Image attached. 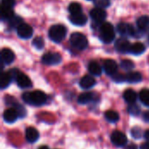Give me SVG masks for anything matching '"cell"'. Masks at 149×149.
Returning a JSON list of instances; mask_svg holds the SVG:
<instances>
[{"label": "cell", "mask_w": 149, "mask_h": 149, "mask_svg": "<svg viewBox=\"0 0 149 149\" xmlns=\"http://www.w3.org/2000/svg\"><path fill=\"white\" fill-rule=\"evenodd\" d=\"M125 149H138V147L135 144H129L125 148Z\"/></svg>", "instance_id": "obj_40"}, {"label": "cell", "mask_w": 149, "mask_h": 149, "mask_svg": "<svg viewBox=\"0 0 149 149\" xmlns=\"http://www.w3.org/2000/svg\"><path fill=\"white\" fill-rule=\"evenodd\" d=\"M96 84V80L90 75H86L84 76L80 81H79V86L83 89H90L93 87Z\"/></svg>", "instance_id": "obj_18"}, {"label": "cell", "mask_w": 149, "mask_h": 149, "mask_svg": "<svg viewBox=\"0 0 149 149\" xmlns=\"http://www.w3.org/2000/svg\"><path fill=\"white\" fill-rule=\"evenodd\" d=\"M14 12L12 9H8V8H3L2 7L1 9V18L3 21H10L12 17H14Z\"/></svg>", "instance_id": "obj_25"}, {"label": "cell", "mask_w": 149, "mask_h": 149, "mask_svg": "<svg viewBox=\"0 0 149 149\" xmlns=\"http://www.w3.org/2000/svg\"><path fill=\"white\" fill-rule=\"evenodd\" d=\"M142 79V75L139 72H130L126 74V81L128 83H138Z\"/></svg>", "instance_id": "obj_21"}, {"label": "cell", "mask_w": 149, "mask_h": 149, "mask_svg": "<svg viewBox=\"0 0 149 149\" xmlns=\"http://www.w3.org/2000/svg\"><path fill=\"white\" fill-rule=\"evenodd\" d=\"M70 43L73 48L79 51L85 50L88 45L86 37L80 32H73L70 37Z\"/></svg>", "instance_id": "obj_4"}, {"label": "cell", "mask_w": 149, "mask_h": 149, "mask_svg": "<svg viewBox=\"0 0 149 149\" xmlns=\"http://www.w3.org/2000/svg\"><path fill=\"white\" fill-rule=\"evenodd\" d=\"M115 38L113 26L107 22L102 23L100 25V39L105 44H110Z\"/></svg>", "instance_id": "obj_2"}, {"label": "cell", "mask_w": 149, "mask_h": 149, "mask_svg": "<svg viewBox=\"0 0 149 149\" xmlns=\"http://www.w3.org/2000/svg\"><path fill=\"white\" fill-rule=\"evenodd\" d=\"M131 134L132 136L134 138V139H141V136H142V131L141 128L139 127H134L132 130H131Z\"/></svg>", "instance_id": "obj_35"}, {"label": "cell", "mask_w": 149, "mask_h": 149, "mask_svg": "<svg viewBox=\"0 0 149 149\" xmlns=\"http://www.w3.org/2000/svg\"><path fill=\"white\" fill-rule=\"evenodd\" d=\"M111 141L116 147H124L127 142V138L124 133L120 131H114L111 135Z\"/></svg>", "instance_id": "obj_7"}, {"label": "cell", "mask_w": 149, "mask_h": 149, "mask_svg": "<svg viewBox=\"0 0 149 149\" xmlns=\"http://www.w3.org/2000/svg\"><path fill=\"white\" fill-rule=\"evenodd\" d=\"M131 44L130 42L126 38H120L115 41L114 47L117 52L120 53H127L130 52V48H131Z\"/></svg>", "instance_id": "obj_8"}, {"label": "cell", "mask_w": 149, "mask_h": 149, "mask_svg": "<svg viewBox=\"0 0 149 149\" xmlns=\"http://www.w3.org/2000/svg\"><path fill=\"white\" fill-rule=\"evenodd\" d=\"M140 100L147 107H149V89H143L140 92Z\"/></svg>", "instance_id": "obj_29"}, {"label": "cell", "mask_w": 149, "mask_h": 149, "mask_svg": "<svg viewBox=\"0 0 149 149\" xmlns=\"http://www.w3.org/2000/svg\"><path fill=\"white\" fill-rule=\"evenodd\" d=\"M144 137L146 140H148L149 141V130H147L145 133H144Z\"/></svg>", "instance_id": "obj_41"}, {"label": "cell", "mask_w": 149, "mask_h": 149, "mask_svg": "<svg viewBox=\"0 0 149 149\" xmlns=\"http://www.w3.org/2000/svg\"><path fill=\"white\" fill-rule=\"evenodd\" d=\"M61 60L62 58L60 54L57 52H47L44 54V56L42 57V62L45 65H58L61 62Z\"/></svg>", "instance_id": "obj_6"}, {"label": "cell", "mask_w": 149, "mask_h": 149, "mask_svg": "<svg viewBox=\"0 0 149 149\" xmlns=\"http://www.w3.org/2000/svg\"><path fill=\"white\" fill-rule=\"evenodd\" d=\"M94 97L95 95L93 93H84L79 96L78 102L81 105L88 104V103H91L94 100Z\"/></svg>", "instance_id": "obj_22"}, {"label": "cell", "mask_w": 149, "mask_h": 149, "mask_svg": "<svg viewBox=\"0 0 149 149\" xmlns=\"http://www.w3.org/2000/svg\"><path fill=\"white\" fill-rule=\"evenodd\" d=\"M107 12L104 9L101 8H93L90 11V17L91 18L96 22V23H102L107 18Z\"/></svg>", "instance_id": "obj_10"}, {"label": "cell", "mask_w": 149, "mask_h": 149, "mask_svg": "<svg viewBox=\"0 0 149 149\" xmlns=\"http://www.w3.org/2000/svg\"><path fill=\"white\" fill-rule=\"evenodd\" d=\"M67 30L63 24H55L52 25L48 32L49 38L55 43H60L65 38Z\"/></svg>", "instance_id": "obj_3"}, {"label": "cell", "mask_w": 149, "mask_h": 149, "mask_svg": "<svg viewBox=\"0 0 149 149\" xmlns=\"http://www.w3.org/2000/svg\"><path fill=\"white\" fill-rule=\"evenodd\" d=\"M137 29L141 32H147L149 31V16H141L137 20Z\"/></svg>", "instance_id": "obj_15"}, {"label": "cell", "mask_w": 149, "mask_h": 149, "mask_svg": "<svg viewBox=\"0 0 149 149\" xmlns=\"http://www.w3.org/2000/svg\"><path fill=\"white\" fill-rule=\"evenodd\" d=\"M123 98H124L125 101L127 103H128L129 105L135 104V101L137 100V93L132 89H127L124 92Z\"/></svg>", "instance_id": "obj_19"}, {"label": "cell", "mask_w": 149, "mask_h": 149, "mask_svg": "<svg viewBox=\"0 0 149 149\" xmlns=\"http://www.w3.org/2000/svg\"><path fill=\"white\" fill-rule=\"evenodd\" d=\"M38 149H49V148L47 146H42V147H40Z\"/></svg>", "instance_id": "obj_42"}, {"label": "cell", "mask_w": 149, "mask_h": 149, "mask_svg": "<svg viewBox=\"0 0 149 149\" xmlns=\"http://www.w3.org/2000/svg\"><path fill=\"white\" fill-rule=\"evenodd\" d=\"M69 19L73 24L78 25V26H83L87 22V17L84 13H79V14H75V15H71Z\"/></svg>", "instance_id": "obj_16"}, {"label": "cell", "mask_w": 149, "mask_h": 149, "mask_svg": "<svg viewBox=\"0 0 149 149\" xmlns=\"http://www.w3.org/2000/svg\"><path fill=\"white\" fill-rule=\"evenodd\" d=\"M17 36L21 38L24 39H28L30 38L32 34H33V29L32 27L25 23H23L17 29Z\"/></svg>", "instance_id": "obj_9"}, {"label": "cell", "mask_w": 149, "mask_h": 149, "mask_svg": "<svg viewBox=\"0 0 149 149\" xmlns=\"http://www.w3.org/2000/svg\"><path fill=\"white\" fill-rule=\"evenodd\" d=\"M23 100L31 106H42L46 102L47 97L45 93L41 91H33L30 93H24L22 96Z\"/></svg>", "instance_id": "obj_1"}, {"label": "cell", "mask_w": 149, "mask_h": 149, "mask_svg": "<svg viewBox=\"0 0 149 149\" xmlns=\"http://www.w3.org/2000/svg\"><path fill=\"white\" fill-rule=\"evenodd\" d=\"M15 0H2V7L12 9V7L15 5Z\"/></svg>", "instance_id": "obj_37"}, {"label": "cell", "mask_w": 149, "mask_h": 149, "mask_svg": "<svg viewBox=\"0 0 149 149\" xmlns=\"http://www.w3.org/2000/svg\"><path fill=\"white\" fill-rule=\"evenodd\" d=\"M12 76L10 74V72H2L1 74V77H0V86L2 89H4L6 88L11 82L12 80Z\"/></svg>", "instance_id": "obj_20"}, {"label": "cell", "mask_w": 149, "mask_h": 149, "mask_svg": "<svg viewBox=\"0 0 149 149\" xmlns=\"http://www.w3.org/2000/svg\"><path fill=\"white\" fill-rule=\"evenodd\" d=\"M142 118H143L144 121H146V122L149 123V111H147V112H145V113H143Z\"/></svg>", "instance_id": "obj_38"}, {"label": "cell", "mask_w": 149, "mask_h": 149, "mask_svg": "<svg viewBox=\"0 0 149 149\" xmlns=\"http://www.w3.org/2000/svg\"><path fill=\"white\" fill-rule=\"evenodd\" d=\"M12 107H13V108H15V109L17 110V112L19 117L24 118V117L26 115V110H25V108H24L23 106H21V105H19V104H17V103H15Z\"/></svg>", "instance_id": "obj_34"}, {"label": "cell", "mask_w": 149, "mask_h": 149, "mask_svg": "<svg viewBox=\"0 0 149 149\" xmlns=\"http://www.w3.org/2000/svg\"><path fill=\"white\" fill-rule=\"evenodd\" d=\"M120 67L126 71H131L134 68V63L130 59H124L120 62Z\"/></svg>", "instance_id": "obj_30"}, {"label": "cell", "mask_w": 149, "mask_h": 149, "mask_svg": "<svg viewBox=\"0 0 149 149\" xmlns=\"http://www.w3.org/2000/svg\"><path fill=\"white\" fill-rule=\"evenodd\" d=\"M127 111L130 114L134 115V116H137L141 113V108L139 107V106H137L136 104H131L129 105Z\"/></svg>", "instance_id": "obj_32"}, {"label": "cell", "mask_w": 149, "mask_h": 149, "mask_svg": "<svg viewBox=\"0 0 149 149\" xmlns=\"http://www.w3.org/2000/svg\"><path fill=\"white\" fill-rule=\"evenodd\" d=\"M105 118L109 122H116L120 120V115L117 112L113 110H108L105 113Z\"/></svg>", "instance_id": "obj_26"}, {"label": "cell", "mask_w": 149, "mask_h": 149, "mask_svg": "<svg viewBox=\"0 0 149 149\" xmlns=\"http://www.w3.org/2000/svg\"><path fill=\"white\" fill-rule=\"evenodd\" d=\"M22 24H23V19L18 16H15L9 21V26L12 29H17Z\"/></svg>", "instance_id": "obj_28"}, {"label": "cell", "mask_w": 149, "mask_h": 149, "mask_svg": "<svg viewBox=\"0 0 149 149\" xmlns=\"http://www.w3.org/2000/svg\"><path fill=\"white\" fill-rule=\"evenodd\" d=\"M117 31L122 36H127V37H134L139 38L140 33H141L138 29H135L132 24L127 23H120L117 25Z\"/></svg>", "instance_id": "obj_5"}, {"label": "cell", "mask_w": 149, "mask_h": 149, "mask_svg": "<svg viewBox=\"0 0 149 149\" xmlns=\"http://www.w3.org/2000/svg\"><path fill=\"white\" fill-rule=\"evenodd\" d=\"M88 71H89V72L92 75H94V76H100L102 73V68L95 61H92V62L89 63V65H88Z\"/></svg>", "instance_id": "obj_23"}, {"label": "cell", "mask_w": 149, "mask_h": 149, "mask_svg": "<svg viewBox=\"0 0 149 149\" xmlns=\"http://www.w3.org/2000/svg\"><path fill=\"white\" fill-rule=\"evenodd\" d=\"M148 41H149V35H148Z\"/></svg>", "instance_id": "obj_43"}, {"label": "cell", "mask_w": 149, "mask_h": 149, "mask_svg": "<svg viewBox=\"0 0 149 149\" xmlns=\"http://www.w3.org/2000/svg\"><path fill=\"white\" fill-rule=\"evenodd\" d=\"M1 58H2V62L3 64L10 65V64H11L14 61L15 55H14L13 52L10 49L3 48L1 51Z\"/></svg>", "instance_id": "obj_14"}, {"label": "cell", "mask_w": 149, "mask_h": 149, "mask_svg": "<svg viewBox=\"0 0 149 149\" xmlns=\"http://www.w3.org/2000/svg\"><path fill=\"white\" fill-rule=\"evenodd\" d=\"M15 80L17 82V85L20 88H30L32 86V83L30 78L21 72H17V76L15 77Z\"/></svg>", "instance_id": "obj_11"}, {"label": "cell", "mask_w": 149, "mask_h": 149, "mask_svg": "<svg viewBox=\"0 0 149 149\" xmlns=\"http://www.w3.org/2000/svg\"><path fill=\"white\" fill-rule=\"evenodd\" d=\"M25 138L26 141L30 143L36 142L39 138V133L38 131L34 127H28L25 130Z\"/></svg>", "instance_id": "obj_17"}, {"label": "cell", "mask_w": 149, "mask_h": 149, "mask_svg": "<svg viewBox=\"0 0 149 149\" xmlns=\"http://www.w3.org/2000/svg\"><path fill=\"white\" fill-rule=\"evenodd\" d=\"M89 1H91V0H89Z\"/></svg>", "instance_id": "obj_44"}, {"label": "cell", "mask_w": 149, "mask_h": 149, "mask_svg": "<svg viewBox=\"0 0 149 149\" xmlns=\"http://www.w3.org/2000/svg\"><path fill=\"white\" fill-rule=\"evenodd\" d=\"M104 70H105V72L107 75L113 76L115 73H117L118 65L113 59H106L104 61Z\"/></svg>", "instance_id": "obj_12"}, {"label": "cell", "mask_w": 149, "mask_h": 149, "mask_svg": "<svg viewBox=\"0 0 149 149\" xmlns=\"http://www.w3.org/2000/svg\"><path fill=\"white\" fill-rule=\"evenodd\" d=\"M3 120L5 122L7 123H13L17 120V119L19 117L18 116V113L17 112V110L15 108H9V109H6L3 113Z\"/></svg>", "instance_id": "obj_13"}, {"label": "cell", "mask_w": 149, "mask_h": 149, "mask_svg": "<svg viewBox=\"0 0 149 149\" xmlns=\"http://www.w3.org/2000/svg\"><path fill=\"white\" fill-rule=\"evenodd\" d=\"M95 6H97L98 8H101V9H105L110 6L111 4V1L110 0H93Z\"/></svg>", "instance_id": "obj_33"}, {"label": "cell", "mask_w": 149, "mask_h": 149, "mask_svg": "<svg viewBox=\"0 0 149 149\" xmlns=\"http://www.w3.org/2000/svg\"><path fill=\"white\" fill-rule=\"evenodd\" d=\"M32 45L36 49H38V50L43 49L44 46H45V41H44L43 38H41V37H36L33 39V41H32Z\"/></svg>", "instance_id": "obj_31"}, {"label": "cell", "mask_w": 149, "mask_h": 149, "mask_svg": "<svg viewBox=\"0 0 149 149\" xmlns=\"http://www.w3.org/2000/svg\"><path fill=\"white\" fill-rule=\"evenodd\" d=\"M68 10L71 13V15H75L79 13H82V7L81 4L76 2L71 3L68 7Z\"/></svg>", "instance_id": "obj_27"}, {"label": "cell", "mask_w": 149, "mask_h": 149, "mask_svg": "<svg viewBox=\"0 0 149 149\" xmlns=\"http://www.w3.org/2000/svg\"><path fill=\"white\" fill-rule=\"evenodd\" d=\"M141 149H149V141L142 143L141 145Z\"/></svg>", "instance_id": "obj_39"}, {"label": "cell", "mask_w": 149, "mask_h": 149, "mask_svg": "<svg viewBox=\"0 0 149 149\" xmlns=\"http://www.w3.org/2000/svg\"><path fill=\"white\" fill-rule=\"evenodd\" d=\"M146 50L145 45L142 43H134L131 45L130 48V53L134 54V55H141Z\"/></svg>", "instance_id": "obj_24"}, {"label": "cell", "mask_w": 149, "mask_h": 149, "mask_svg": "<svg viewBox=\"0 0 149 149\" xmlns=\"http://www.w3.org/2000/svg\"><path fill=\"white\" fill-rule=\"evenodd\" d=\"M112 77H113V80L115 81V82L120 83V82L126 81V75H123L121 73H115Z\"/></svg>", "instance_id": "obj_36"}]
</instances>
